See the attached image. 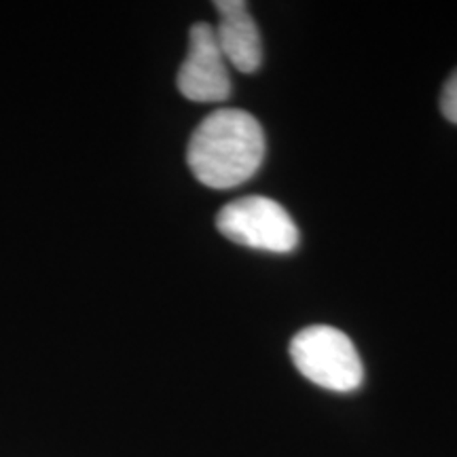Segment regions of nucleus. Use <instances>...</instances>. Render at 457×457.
<instances>
[{
    "mask_svg": "<svg viewBox=\"0 0 457 457\" xmlns=\"http://www.w3.org/2000/svg\"><path fill=\"white\" fill-rule=\"evenodd\" d=\"M265 159V134L250 112L219 108L193 131L187 163L210 188H233L250 180Z\"/></svg>",
    "mask_w": 457,
    "mask_h": 457,
    "instance_id": "nucleus-1",
    "label": "nucleus"
},
{
    "mask_svg": "<svg viewBox=\"0 0 457 457\" xmlns=\"http://www.w3.org/2000/svg\"><path fill=\"white\" fill-rule=\"evenodd\" d=\"M290 358L299 373L324 390L353 392L362 386L364 369L356 345L343 330L316 324L290 341Z\"/></svg>",
    "mask_w": 457,
    "mask_h": 457,
    "instance_id": "nucleus-2",
    "label": "nucleus"
},
{
    "mask_svg": "<svg viewBox=\"0 0 457 457\" xmlns=\"http://www.w3.org/2000/svg\"><path fill=\"white\" fill-rule=\"evenodd\" d=\"M216 227L231 242L265 253L288 254L299 244V228L282 204L265 195L239 197L220 208Z\"/></svg>",
    "mask_w": 457,
    "mask_h": 457,
    "instance_id": "nucleus-3",
    "label": "nucleus"
},
{
    "mask_svg": "<svg viewBox=\"0 0 457 457\" xmlns=\"http://www.w3.org/2000/svg\"><path fill=\"white\" fill-rule=\"evenodd\" d=\"M180 94L191 102H225L231 96L228 64L216 43L214 26L197 21L188 32V54L176 77Z\"/></svg>",
    "mask_w": 457,
    "mask_h": 457,
    "instance_id": "nucleus-4",
    "label": "nucleus"
},
{
    "mask_svg": "<svg viewBox=\"0 0 457 457\" xmlns=\"http://www.w3.org/2000/svg\"><path fill=\"white\" fill-rule=\"evenodd\" d=\"M219 11V24L214 26L216 43L228 66L237 72L253 74L261 68L262 47L259 26L248 11L244 0H219L214 3Z\"/></svg>",
    "mask_w": 457,
    "mask_h": 457,
    "instance_id": "nucleus-5",
    "label": "nucleus"
},
{
    "mask_svg": "<svg viewBox=\"0 0 457 457\" xmlns=\"http://www.w3.org/2000/svg\"><path fill=\"white\" fill-rule=\"evenodd\" d=\"M441 112L447 121L457 125V71H453L443 87Z\"/></svg>",
    "mask_w": 457,
    "mask_h": 457,
    "instance_id": "nucleus-6",
    "label": "nucleus"
}]
</instances>
